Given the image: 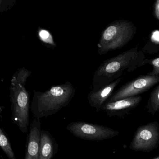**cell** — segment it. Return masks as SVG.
Listing matches in <instances>:
<instances>
[{"label": "cell", "instance_id": "6da1fadb", "mask_svg": "<svg viewBox=\"0 0 159 159\" xmlns=\"http://www.w3.org/2000/svg\"><path fill=\"white\" fill-rule=\"evenodd\" d=\"M144 53L138 48L131 49L105 60L93 77L92 90H97L120 77L124 72L130 73L145 65Z\"/></svg>", "mask_w": 159, "mask_h": 159}, {"label": "cell", "instance_id": "e0dca14e", "mask_svg": "<svg viewBox=\"0 0 159 159\" xmlns=\"http://www.w3.org/2000/svg\"><path fill=\"white\" fill-rule=\"evenodd\" d=\"M154 14L156 18L159 20V0L156 1L154 7Z\"/></svg>", "mask_w": 159, "mask_h": 159}, {"label": "cell", "instance_id": "8fae6325", "mask_svg": "<svg viewBox=\"0 0 159 159\" xmlns=\"http://www.w3.org/2000/svg\"><path fill=\"white\" fill-rule=\"evenodd\" d=\"M58 151V145L53 135L42 130L40 140V159H52Z\"/></svg>", "mask_w": 159, "mask_h": 159}, {"label": "cell", "instance_id": "9c48e42d", "mask_svg": "<svg viewBox=\"0 0 159 159\" xmlns=\"http://www.w3.org/2000/svg\"><path fill=\"white\" fill-rule=\"evenodd\" d=\"M41 120L34 118L30 126L24 159H40Z\"/></svg>", "mask_w": 159, "mask_h": 159}, {"label": "cell", "instance_id": "9a60e30c", "mask_svg": "<svg viewBox=\"0 0 159 159\" xmlns=\"http://www.w3.org/2000/svg\"><path fill=\"white\" fill-rule=\"evenodd\" d=\"M151 64L153 66V69L152 71L147 74L150 75H159V58L154 59H146L145 61V64Z\"/></svg>", "mask_w": 159, "mask_h": 159}, {"label": "cell", "instance_id": "2e32d148", "mask_svg": "<svg viewBox=\"0 0 159 159\" xmlns=\"http://www.w3.org/2000/svg\"><path fill=\"white\" fill-rule=\"evenodd\" d=\"M16 1L11 0H0V13L7 11L15 5Z\"/></svg>", "mask_w": 159, "mask_h": 159}, {"label": "cell", "instance_id": "5b68a950", "mask_svg": "<svg viewBox=\"0 0 159 159\" xmlns=\"http://www.w3.org/2000/svg\"><path fill=\"white\" fill-rule=\"evenodd\" d=\"M66 129L75 137L87 141H104L119 134L118 131L111 128L84 121L71 122L67 125Z\"/></svg>", "mask_w": 159, "mask_h": 159}, {"label": "cell", "instance_id": "8992f818", "mask_svg": "<svg viewBox=\"0 0 159 159\" xmlns=\"http://www.w3.org/2000/svg\"><path fill=\"white\" fill-rule=\"evenodd\" d=\"M159 145V123L153 121L137 128L129 148L136 152L150 153Z\"/></svg>", "mask_w": 159, "mask_h": 159}, {"label": "cell", "instance_id": "5bb4252c", "mask_svg": "<svg viewBox=\"0 0 159 159\" xmlns=\"http://www.w3.org/2000/svg\"><path fill=\"white\" fill-rule=\"evenodd\" d=\"M38 35L40 41L48 48L54 49L57 47L54 37L48 30L39 28Z\"/></svg>", "mask_w": 159, "mask_h": 159}, {"label": "cell", "instance_id": "52a82bcc", "mask_svg": "<svg viewBox=\"0 0 159 159\" xmlns=\"http://www.w3.org/2000/svg\"><path fill=\"white\" fill-rule=\"evenodd\" d=\"M159 83V75L141 76L123 85L112 94L107 102L139 96L140 94L146 92Z\"/></svg>", "mask_w": 159, "mask_h": 159}, {"label": "cell", "instance_id": "7c38bea8", "mask_svg": "<svg viewBox=\"0 0 159 159\" xmlns=\"http://www.w3.org/2000/svg\"><path fill=\"white\" fill-rule=\"evenodd\" d=\"M148 113L154 115L159 111V85L150 93L146 106Z\"/></svg>", "mask_w": 159, "mask_h": 159}, {"label": "cell", "instance_id": "277c9868", "mask_svg": "<svg viewBox=\"0 0 159 159\" xmlns=\"http://www.w3.org/2000/svg\"><path fill=\"white\" fill-rule=\"evenodd\" d=\"M136 32L134 24L129 21H112L101 33L97 44L98 54L102 56L109 51L122 48L133 39Z\"/></svg>", "mask_w": 159, "mask_h": 159}, {"label": "cell", "instance_id": "30bf717a", "mask_svg": "<svg viewBox=\"0 0 159 159\" xmlns=\"http://www.w3.org/2000/svg\"><path fill=\"white\" fill-rule=\"evenodd\" d=\"M121 79L122 77H120L109 85L97 90L91 91L87 97L90 106L95 109L97 112L101 111L102 106L112 96L115 88L120 82Z\"/></svg>", "mask_w": 159, "mask_h": 159}, {"label": "cell", "instance_id": "3957f363", "mask_svg": "<svg viewBox=\"0 0 159 159\" xmlns=\"http://www.w3.org/2000/svg\"><path fill=\"white\" fill-rule=\"evenodd\" d=\"M31 73L25 68L18 70L13 75L9 89L12 121L23 133L28 132L30 125V94L25 85Z\"/></svg>", "mask_w": 159, "mask_h": 159}, {"label": "cell", "instance_id": "4fadbf2b", "mask_svg": "<svg viewBox=\"0 0 159 159\" xmlns=\"http://www.w3.org/2000/svg\"><path fill=\"white\" fill-rule=\"evenodd\" d=\"M0 147L8 159H16L11 143L4 131L0 127Z\"/></svg>", "mask_w": 159, "mask_h": 159}, {"label": "cell", "instance_id": "7a4b0ae2", "mask_svg": "<svg viewBox=\"0 0 159 159\" xmlns=\"http://www.w3.org/2000/svg\"><path fill=\"white\" fill-rule=\"evenodd\" d=\"M75 89L69 81L53 86L46 91H34L30 109L34 118L41 119L53 115L70 104Z\"/></svg>", "mask_w": 159, "mask_h": 159}, {"label": "cell", "instance_id": "ba28073f", "mask_svg": "<svg viewBox=\"0 0 159 159\" xmlns=\"http://www.w3.org/2000/svg\"><path fill=\"white\" fill-rule=\"evenodd\" d=\"M142 96H137L121 99L112 102H107L101 109L111 117L122 118L129 115L132 110L136 108L142 101Z\"/></svg>", "mask_w": 159, "mask_h": 159}, {"label": "cell", "instance_id": "ffe728a7", "mask_svg": "<svg viewBox=\"0 0 159 159\" xmlns=\"http://www.w3.org/2000/svg\"><path fill=\"white\" fill-rule=\"evenodd\" d=\"M0 159H2V158L1 157H0Z\"/></svg>", "mask_w": 159, "mask_h": 159}, {"label": "cell", "instance_id": "d6986e66", "mask_svg": "<svg viewBox=\"0 0 159 159\" xmlns=\"http://www.w3.org/2000/svg\"><path fill=\"white\" fill-rule=\"evenodd\" d=\"M153 159H159V155L157 157Z\"/></svg>", "mask_w": 159, "mask_h": 159}, {"label": "cell", "instance_id": "ac0fdd59", "mask_svg": "<svg viewBox=\"0 0 159 159\" xmlns=\"http://www.w3.org/2000/svg\"><path fill=\"white\" fill-rule=\"evenodd\" d=\"M4 107L3 106H1L0 107V118L2 117V114L3 111Z\"/></svg>", "mask_w": 159, "mask_h": 159}]
</instances>
